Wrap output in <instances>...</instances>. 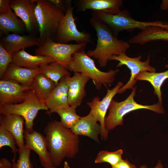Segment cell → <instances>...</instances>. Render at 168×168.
Returning a JSON list of instances; mask_svg holds the SVG:
<instances>
[{
    "mask_svg": "<svg viewBox=\"0 0 168 168\" xmlns=\"http://www.w3.org/2000/svg\"><path fill=\"white\" fill-rule=\"evenodd\" d=\"M56 86L53 81L40 73L34 77L30 87L37 96L45 102Z\"/></svg>",
    "mask_w": 168,
    "mask_h": 168,
    "instance_id": "d4e9b609",
    "label": "cell"
},
{
    "mask_svg": "<svg viewBox=\"0 0 168 168\" xmlns=\"http://www.w3.org/2000/svg\"><path fill=\"white\" fill-rule=\"evenodd\" d=\"M0 168H13V164L9 159L2 158L0 160Z\"/></svg>",
    "mask_w": 168,
    "mask_h": 168,
    "instance_id": "836d02e7",
    "label": "cell"
},
{
    "mask_svg": "<svg viewBox=\"0 0 168 168\" xmlns=\"http://www.w3.org/2000/svg\"><path fill=\"white\" fill-rule=\"evenodd\" d=\"M165 67L168 68V63L165 65ZM167 79H168V69L161 72H142L139 73L135 78L137 81L144 80L149 82L153 87L154 93L158 97V102L161 103H162L161 87Z\"/></svg>",
    "mask_w": 168,
    "mask_h": 168,
    "instance_id": "484cf974",
    "label": "cell"
},
{
    "mask_svg": "<svg viewBox=\"0 0 168 168\" xmlns=\"http://www.w3.org/2000/svg\"><path fill=\"white\" fill-rule=\"evenodd\" d=\"M122 4L121 0H80L77 1L76 7L77 12L92 10L115 15L121 12Z\"/></svg>",
    "mask_w": 168,
    "mask_h": 168,
    "instance_id": "e0dca14e",
    "label": "cell"
},
{
    "mask_svg": "<svg viewBox=\"0 0 168 168\" xmlns=\"http://www.w3.org/2000/svg\"><path fill=\"white\" fill-rule=\"evenodd\" d=\"M91 15L93 18L106 24L116 37L119 32L123 30L132 31L136 29L141 30L148 26H158L168 30V21H138L132 18L129 12L126 9L115 15L93 11Z\"/></svg>",
    "mask_w": 168,
    "mask_h": 168,
    "instance_id": "5b68a950",
    "label": "cell"
},
{
    "mask_svg": "<svg viewBox=\"0 0 168 168\" xmlns=\"http://www.w3.org/2000/svg\"><path fill=\"white\" fill-rule=\"evenodd\" d=\"M39 68L41 73L53 81L56 85L63 78L70 76L68 69L56 61L42 65Z\"/></svg>",
    "mask_w": 168,
    "mask_h": 168,
    "instance_id": "4316f807",
    "label": "cell"
},
{
    "mask_svg": "<svg viewBox=\"0 0 168 168\" xmlns=\"http://www.w3.org/2000/svg\"><path fill=\"white\" fill-rule=\"evenodd\" d=\"M0 30L7 35L10 32L20 35L26 30L24 22L10 8L0 14Z\"/></svg>",
    "mask_w": 168,
    "mask_h": 168,
    "instance_id": "cb8c5ba5",
    "label": "cell"
},
{
    "mask_svg": "<svg viewBox=\"0 0 168 168\" xmlns=\"http://www.w3.org/2000/svg\"><path fill=\"white\" fill-rule=\"evenodd\" d=\"M111 168H137L135 165L131 164L127 159H122L115 166Z\"/></svg>",
    "mask_w": 168,
    "mask_h": 168,
    "instance_id": "d6a6232c",
    "label": "cell"
},
{
    "mask_svg": "<svg viewBox=\"0 0 168 168\" xmlns=\"http://www.w3.org/2000/svg\"><path fill=\"white\" fill-rule=\"evenodd\" d=\"M30 87L22 86L13 80L0 81V107L7 104L20 103L24 100L26 91Z\"/></svg>",
    "mask_w": 168,
    "mask_h": 168,
    "instance_id": "5bb4252c",
    "label": "cell"
},
{
    "mask_svg": "<svg viewBox=\"0 0 168 168\" xmlns=\"http://www.w3.org/2000/svg\"><path fill=\"white\" fill-rule=\"evenodd\" d=\"M140 168H147V166L145 165L142 166ZM153 168H164L160 160H159L156 166Z\"/></svg>",
    "mask_w": 168,
    "mask_h": 168,
    "instance_id": "8d00e7d4",
    "label": "cell"
},
{
    "mask_svg": "<svg viewBox=\"0 0 168 168\" xmlns=\"http://www.w3.org/2000/svg\"><path fill=\"white\" fill-rule=\"evenodd\" d=\"M68 77L61 80L45 101L49 109L48 114L55 113L57 110L69 105L68 97Z\"/></svg>",
    "mask_w": 168,
    "mask_h": 168,
    "instance_id": "d6986e66",
    "label": "cell"
},
{
    "mask_svg": "<svg viewBox=\"0 0 168 168\" xmlns=\"http://www.w3.org/2000/svg\"><path fill=\"white\" fill-rule=\"evenodd\" d=\"M24 123V119L20 115L13 114H0V126L12 135L19 148L25 145L23 128Z\"/></svg>",
    "mask_w": 168,
    "mask_h": 168,
    "instance_id": "ac0fdd59",
    "label": "cell"
},
{
    "mask_svg": "<svg viewBox=\"0 0 168 168\" xmlns=\"http://www.w3.org/2000/svg\"><path fill=\"white\" fill-rule=\"evenodd\" d=\"M30 151L25 146L19 148V157L15 164L16 168H33L30 158Z\"/></svg>",
    "mask_w": 168,
    "mask_h": 168,
    "instance_id": "4dcf8cb0",
    "label": "cell"
},
{
    "mask_svg": "<svg viewBox=\"0 0 168 168\" xmlns=\"http://www.w3.org/2000/svg\"><path fill=\"white\" fill-rule=\"evenodd\" d=\"M40 110L49 109L45 102L40 100L31 90L26 91L24 100L16 104H7L0 107V114H13L22 117L25 120V129L31 132L34 129V121Z\"/></svg>",
    "mask_w": 168,
    "mask_h": 168,
    "instance_id": "52a82bcc",
    "label": "cell"
},
{
    "mask_svg": "<svg viewBox=\"0 0 168 168\" xmlns=\"http://www.w3.org/2000/svg\"><path fill=\"white\" fill-rule=\"evenodd\" d=\"M68 69L74 72L81 73L91 79L98 90L102 85L107 87L115 80V76L119 71L118 69L103 72L98 69L94 60L86 53L84 49L74 53L69 63Z\"/></svg>",
    "mask_w": 168,
    "mask_h": 168,
    "instance_id": "3957f363",
    "label": "cell"
},
{
    "mask_svg": "<svg viewBox=\"0 0 168 168\" xmlns=\"http://www.w3.org/2000/svg\"><path fill=\"white\" fill-rule=\"evenodd\" d=\"M71 1H66L67 10L62 20L57 32L55 38L57 42L67 44L74 41L77 44L91 42L90 33L78 30L73 15L74 7H72Z\"/></svg>",
    "mask_w": 168,
    "mask_h": 168,
    "instance_id": "9c48e42d",
    "label": "cell"
},
{
    "mask_svg": "<svg viewBox=\"0 0 168 168\" xmlns=\"http://www.w3.org/2000/svg\"><path fill=\"white\" fill-rule=\"evenodd\" d=\"M13 168H16L15 166H13Z\"/></svg>",
    "mask_w": 168,
    "mask_h": 168,
    "instance_id": "f35d334b",
    "label": "cell"
},
{
    "mask_svg": "<svg viewBox=\"0 0 168 168\" xmlns=\"http://www.w3.org/2000/svg\"><path fill=\"white\" fill-rule=\"evenodd\" d=\"M140 30L138 34L128 40L129 44L142 45L154 41H168L167 29L160 27L151 26Z\"/></svg>",
    "mask_w": 168,
    "mask_h": 168,
    "instance_id": "603a6c76",
    "label": "cell"
},
{
    "mask_svg": "<svg viewBox=\"0 0 168 168\" xmlns=\"http://www.w3.org/2000/svg\"><path fill=\"white\" fill-rule=\"evenodd\" d=\"M50 0L63 12L66 13L67 8V7L65 6L64 1L60 0Z\"/></svg>",
    "mask_w": 168,
    "mask_h": 168,
    "instance_id": "e575fe53",
    "label": "cell"
},
{
    "mask_svg": "<svg viewBox=\"0 0 168 168\" xmlns=\"http://www.w3.org/2000/svg\"><path fill=\"white\" fill-rule=\"evenodd\" d=\"M12 55L7 52L0 43V78L4 75L9 65L12 62Z\"/></svg>",
    "mask_w": 168,
    "mask_h": 168,
    "instance_id": "1f68e13d",
    "label": "cell"
},
{
    "mask_svg": "<svg viewBox=\"0 0 168 168\" xmlns=\"http://www.w3.org/2000/svg\"><path fill=\"white\" fill-rule=\"evenodd\" d=\"M90 78L81 73L74 72L67 78L68 97L69 106L76 109L80 106L85 96V86Z\"/></svg>",
    "mask_w": 168,
    "mask_h": 168,
    "instance_id": "9a60e30c",
    "label": "cell"
},
{
    "mask_svg": "<svg viewBox=\"0 0 168 168\" xmlns=\"http://www.w3.org/2000/svg\"><path fill=\"white\" fill-rule=\"evenodd\" d=\"M90 23L96 33L97 44L94 49L88 50L86 54L97 59L101 67L107 65L111 56L125 53L129 48L128 41L118 39L105 23L92 17Z\"/></svg>",
    "mask_w": 168,
    "mask_h": 168,
    "instance_id": "7a4b0ae2",
    "label": "cell"
},
{
    "mask_svg": "<svg viewBox=\"0 0 168 168\" xmlns=\"http://www.w3.org/2000/svg\"><path fill=\"white\" fill-rule=\"evenodd\" d=\"M48 148L54 165H60L66 157L74 158L79 152L78 136L60 122H49L44 129Z\"/></svg>",
    "mask_w": 168,
    "mask_h": 168,
    "instance_id": "6da1fadb",
    "label": "cell"
},
{
    "mask_svg": "<svg viewBox=\"0 0 168 168\" xmlns=\"http://www.w3.org/2000/svg\"><path fill=\"white\" fill-rule=\"evenodd\" d=\"M162 10H167L168 9V0H162L160 6Z\"/></svg>",
    "mask_w": 168,
    "mask_h": 168,
    "instance_id": "d590c367",
    "label": "cell"
},
{
    "mask_svg": "<svg viewBox=\"0 0 168 168\" xmlns=\"http://www.w3.org/2000/svg\"><path fill=\"white\" fill-rule=\"evenodd\" d=\"M70 129L78 136H86L98 143H100L98 136L101 133L100 126L90 113L86 116L81 117L79 120Z\"/></svg>",
    "mask_w": 168,
    "mask_h": 168,
    "instance_id": "ffe728a7",
    "label": "cell"
},
{
    "mask_svg": "<svg viewBox=\"0 0 168 168\" xmlns=\"http://www.w3.org/2000/svg\"><path fill=\"white\" fill-rule=\"evenodd\" d=\"M87 44H62L47 39L41 42L35 53L36 55L49 56L68 69L73 54L84 49Z\"/></svg>",
    "mask_w": 168,
    "mask_h": 168,
    "instance_id": "ba28073f",
    "label": "cell"
},
{
    "mask_svg": "<svg viewBox=\"0 0 168 168\" xmlns=\"http://www.w3.org/2000/svg\"><path fill=\"white\" fill-rule=\"evenodd\" d=\"M121 82H119L112 89H107L105 97L101 100L98 96H96L91 102H88L87 105L91 109L90 113L99 122L101 128L100 136L102 140H106L108 138V132L105 125L106 114L111 102L119 89L123 86Z\"/></svg>",
    "mask_w": 168,
    "mask_h": 168,
    "instance_id": "8fae6325",
    "label": "cell"
},
{
    "mask_svg": "<svg viewBox=\"0 0 168 168\" xmlns=\"http://www.w3.org/2000/svg\"><path fill=\"white\" fill-rule=\"evenodd\" d=\"M55 113L60 116L61 124L69 129L73 128L81 118L77 114L76 109L69 105L60 109Z\"/></svg>",
    "mask_w": 168,
    "mask_h": 168,
    "instance_id": "83f0119b",
    "label": "cell"
},
{
    "mask_svg": "<svg viewBox=\"0 0 168 168\" xmlns=\"http://www.w3.org/2000/svg\"><path fill=\"white\" fill-rule=\"evenodd\" d=\"M35 17L40 43L55 37L60 23L65 13L50 0H35Z\"/></svg>",
    "mask_w": 168,
    "mask_h": 168,
    "instance_id": "277c9868",
    "label": "cell"
},
{
    "mask_svg": "<svg viewBox=\"0 0 168 168\" xmlns=\"http://www.w3.org/2000/svg\"><path fill=\"white\" fill-rule=\"evenodd\" d=\"M12 57V63L29 69H36L42 65L55 62L54 59L49 56L30 54L25 49L13 54Z\"/></svg>",
    "mask_w": 168,
    "mask_h": 168,
    "instance_id": "7402d4cb",
    "label": "cell"
},
{
    "mask_svg": "<svg viewBox=\"0 0 168 168\" xmlns=\"http://www.w3.org/2000/svg\"><path fill=\"white\" fill-rule=\"evenodd\" d=\"M5 49L12 55L25 48L39 46L40 42L39 37L32 35L8 34L1 39L0 43Z\"/></svg>",
    "mask_w": 168,
    "mask_h": 168,
    "instance_id": "2e32d148",
    "label": "cell"
},
{
    "mask_svg": "<svg viewBox=\"0 0 168 168\" xmlns=\"http://www.w3.org/2000/svg\"><path fill=\"white\" fill-rule=\"evenodd\" d=\"M63 168H70L68 163L67 161H65L64 162Z\"/></svg>",
    "mask_w": 168,
    "mask_h": 168,
    "instance_id": "74e56055",
    "label": "cell"
},
{
    "mask_svg": "<svg viewBox=\"0 0 168 168\" xmlns=\"http://www.w3.org/2000/svg\"><path fill=\"white\" fill-rule=\"evenodd\" d=\"M137 86H134L129 96L124 100L118 102L113 99L110 105L109 113L106 117L105 128L109 132L116 127L123 124V117L132 111L141 109L150 110L158 114L165 113L162 103L158 102L151 105H144L138 104L134 100Z\"/></svg>",
    "mask_w": 168,
    "mask_h": 168,
    "instance_id": "8992f818",
    "label": "cell"
},
{
    "mask_svg": "<svg viewBox=\"0 0 168 168\" xmlns=\"http://www.w3.org/2000/svg\"><path fill=\"white\" fill-rule=\"evenodd\" d=\"M10 5L16 15L24 23L26 31L33 35L35 30H38L35 12V0H10Z\"/></svg>",
    "mask_w": 168,
    "mask_h": 168,
    "instance_id": "4fadbf2b",
    "label": "cell"
},
{
    "mask_svg": "<svg viewBox=\"0 0 168 168\" xmlns=\"http://www.w3.org/2000/svg\"><path fill=\"white\" fill-rule=\"evenodd\" d=\"M142 58L141 55L131 58L128 56L125 53L119 55H112L109 58L108 61L114 60L119 62L117 67L125 65L131 71V77L129 80L119 89L117 94L122 93L127 89H133L137 82L135 78L140 72L145 71L156 72V69L150 65V56H149L147 60L144 62L140 60Z\"/></svg>",
    "mask_w": 168,
    "mask_h": 168,
    "instance_id": "30bf717a",
    "label": "cell"
},
{
    "mask_svg": "<svg viewBox=\"0 0 168 168\" xmlns=\"http://www.w3.org/2000/svg\"><path fill=\"white\" fill-rule=\"evenodd\" d=\"M123 150L120 149L116 151L110 152L103 150L97 154L95 160V163L107 162L111 166L116 165L122 159Z\"/></svg>",
    "mask_w": 168,
    "mask_h": 168,
    "instance_id": "f1b7e54d",
    "label": "cell"
},
{
    "mask_svg": "<svg viewBox=\"0 0 168 168\" xmlns=\"http://www.w3.org/2000/svg\"><path fill=\"white\" fill-rule=\"evenodd\" d=\"M40 73L39 67L36 69H29L11 63L9 65L1 80H13L22 86L30 87L34 77Z\"/></svg>",
    "mask_w": 168,
    "mask_h": 168,
    "instance_id": "44dd1931",
    "label": "cell"
},
{
    "mask_svg": "<svg viewBox=\"0 0 168 168\" xmlns=\"http://www.w3.org/2000/svg\"><path fill=\"white\" fill-rule=\"evenodd\" d=\"M16 145V140L12 135L0 126V149L6 146L11 148L14 155L12 162L15 161L17 153L18 152L19 148H17Z\"/></svg>",
    "mask_w": 168,
    "mask_h": 168,
    "instance_id": "f546056e",
    "label": "cell"
},
{
    "mask_svg": "<svg viewBox=\"0 0 168 168\" xmlns=\"http://www.w3.org/2000/svg\"><path fill=\"white\" fill-rule=\"evenodd\" d=\"M24 133L25 146L37 154L43 167L57 168L53 163L45 136L35 130L29 132L24 129Z\"/></svg>",
    "mask_w": 168,
    "mask_h": 168,
    "instance_id": "7c38bea8",
    "label": "cell"
}]
</instances>
